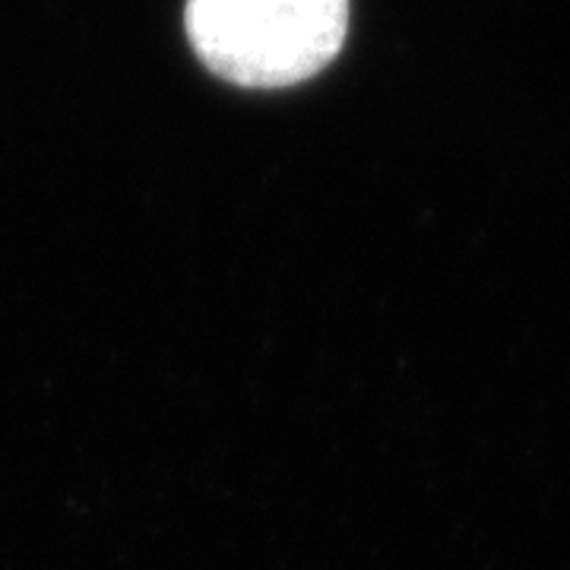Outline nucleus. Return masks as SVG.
I'll return each instance as SVG.
<instances>
[{
  "label": "nucleus",
  "mask_w": 570,
  "mask_h": 570,
  "mask_svg": "<svg viewBox=\"0 0 570 570\" xmlns=\"http://www.w3.org/2000/svg\"><path fill=\"white\" fill-rule=\"evenodd\" d=\"M346 32L348 0H187L197 58L216 77L250 89L317 77Z\"/></svg>",
  "instance_id": "obj_1"
}]
</instances>
